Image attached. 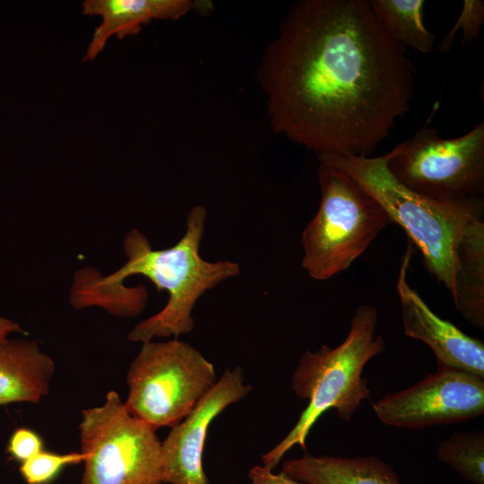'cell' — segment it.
Masks as SVG:
<instances>
[{"mask_svg":"<svg viewBox=\"0 0 484 484\" xmlns=\"http://www.w3.org/2000/svg\"><path fill=\"white\" fill-rule=\"evenodd\" d=\"M415 72L368 0H302L257 74L275 133L318 156L369 157L410 110Z\"/></svg>","mask_w":484,"mask_h":484,"instance_id":"1","label":"cell"},{"mask_svg":"<svg viewBox=\"0 0 484 484\" xmlns=\"http://www.w3.org/2000/svg\"><path fill=\"white\" fill-rule=\"evenodd\" d=\"M206 220V209L194 206L187 214L183 237L162 250L153 249L144 234L132 229L124 240L127 261L120 269L105 277L91 268L76 272L70 292L72 306L77 309L96 306L116 316H136L145 307L147 290L143 286L125 287L123 281L140 274L151 280L158 290H166L169 299L160 312L137 324L127 339L143 343L192 332L196 301L205 291L240 272L236 262H209L201 257Z\"/></svg>","mask_w":484,"mask_h":484,"instance_id":"2","label":"cell"},{"mask_svg":"<svg viewBox=\"0 0 484 484\" xmlns=\"http://www.w3.org/2000/svg\"><path fill=\"white\" fill-rule=\"evenodd\" d=\"M377 324V310L371 305L359 306L340 345H324L315 352L303 353L291 377V389L298 397L308 401L307 406L287 436L262 456L264 465L273 470L292 446L299 445L306 449L311 428L327 410L333 409L348 422L361 402L370 397L362 371L385 350L384 338L376 334Z\"/></svg>","mask_w":484,"mask_h":484,"instance_id":"3","label":"cell"},{"mask_svg":"<svg viewBox=\"0 0 484 484\" xmlns=\"http://www.w3.org/2000/svg\"><path fill=\"white\" fill-rule=\"evenodd\" d=\"M390 151L378 157L318 156L356 180L384 208L391 223L402 228L420 251L427 270L454 294V248L464 224L482 197L436 201L401 184L390 172Z\"/></svg>","mask_w":484,"mask_h":484,"instance_id":"4","label":"cell"},{"mask_svg":"<svg viewBox=\"0 0 484 484\" xmlns=\"http://www.w3.org/2000/svg\"><path fill=\"white\" fill-rule=\"evenodd\" d=\"M318 210L302 232L303 269L325 281L346 271L391 223L380 203L341 169L320 162Z\"/></svg>","mask_w":484,"mask_h":484,"instance_id":"5","label":"cell"},{"mask_svg":"<svg viewBox=\"0 0 484 484\" xmlns=\"http://www.w3.org/2000/svg\"><path fill=\"white\" fill-rule=\"evenodd\" d=\"M217 380L213 364L190 344L177 338L150 341L129 366L124 402L134 417L153 429L173 428Z\"/></svg>","mask_w":484,"mask_h":484,"instance_id":"6","label":"cell"},{"mask_svg":"<svg viewBox=\"0 0 484 484\" xmlns=\"http://www.w3.org/2000/svg\"><path fill=\"white\" fill-rule=\"evenodd\" d=\"M81 484H162L161 442L156 430L134 417L118 393L82 411Z\"/></svg>","mask_w":484,"mask_h":484,"instance_id":"7","label":"cell"},{"mask_svg":"<svg viewBox=\"0 0 484 484\" xmlns=\"http://www.w3.org/2000/svg\"><path fill=\"white\" fill-rule=\"evenodd\" d=\"M388 169L411 191L436 201L480 197L484 191V123L456 138L428 123L390 151Z\"/></svg>","mask_w":484,"mask_h":484,"instance_id":"8","label":"cell"},{"mask_svg":"<svg viewBox=\"0 0 484 484\" xmlns=\"http://www.w3.org/2000/svg\"><path fill=\"white\" fill-rule=\"evenodd\" d=\"M372 408L383 424L407 429L472 419L484 413V378L437 367L414 385L376 401Z\"/></svg>","mask_w":484,"mask_h":484,"instance_id":"9","label":"cell"},{"mask_svg":"<svg viewBox=\"0 0 484 484\" xmlns=\"http://www.w3.org/2000/svg\"><path fill=\"white\" fill-rule=\"evenodd\" d=\"M243 369L226 370L194 410L161 442L162 479L167 484H208L203 451L212 421L229 405L249 394Z\"/></svg>","mask_w":484,"mask_h":484,"instance_id":"10","label":"cell"},{"mask_svg":"<svg viewBox=\"0 0 484 484\" xmlns=\"http://www.w3.org/2000/svg\"><path fill=\"white\" fill-rule=\"evenodd\" d=\"M413 244L409 240L396 284L404 333L426 343L438 367L456 369L484 378V344L436 315L407 281Z\"/></svg>","mask_w":484,"mask_h":484,"instance_id":"11","label":"cell"},{"mask_svg":"<svg viewBox=\"0 0 484 484\" xmlns=\"http://www.w3.org/2000/svg\"><path fill=\"white\" fill-rule=\"evenodd\" d=\"M194 6L189 0H86L84 15L101 17L82 61H92L104 49L108 39H119L137 34L152 20H177Z\"/></svg>","mask_w":484,"mask_h":484,"instance_id":"12","label":"cell"},{"mask_svg":"<svg viewBox=\"0 0 484 484\" xmlns=\"http://www.w3.org/2000/svg\"><path fill=\"white\" fill-rule=\"evenodd\" d=\"M54 373V360L37 341L0 340V406L39 403L48 394Z\"/></svg>","mask_w":484,"mask_h":484,"instance_id":"13","label":"cell"},{"mask_svg":"<svg viewBox=\"0 0 484 484\" xmlns=\"http://www.w3.org/2000/svg\"><path fill=\"white\" fill-rule=\"evenodd\" d=\"M481 205L467 219L454 248L456 309L475 327L484 328V219Z\"/></svg>","mask_w":484,"mask_h":484,"instance_id":"14","label":"cell"},{"mask_svg":"<svg viewBox=\"0 0 484 484\" xmlns=\"http://www.w3.org/2000/svg\"><path fill=\"white\" fill-rule=\"evenodd\" d=\"M282 471L307 484H401L394 469L375 456H303L284 462Z\"/></svg>","mask_w":484,"mask_h":484,"instance_id":"15","label":"cell"},{"mask_svg":"<svg viewBox=\"0 0 484 484\" xmlns=\"http://www.w3.org/2000/svg\"><path fill=\"white\" fill-rule=\"evenodd\" d=\"M371 8L385 32L405 48L429 53L436 36L423 22L425 1L369 0Z\"/></svg>","mask_w":484,"mask_h":484,"instance_id":"16","label":"cell"},{"mask_svg":"<svg viewBox=\"0 0 484 484\" xmlns=\"http://www.w3.org/2000/svg\"><path fill=\"white\" fill-rule=\"evenodd\" d=\"M436 455L464 480L484 484L483 430L453 434L438 445Z\"/></svg>","mask_w":484,"mask_h":484,"instance_id":"17","label":"cell"},{"mask_svg":"<svg viewBox=\"0 0 484 484\" xmlns=\"http://www.w3.org/2000/svg\"><path fill=\"white\" fill-rule=\"evenodd\" d=\"M84 460L85 454L81 451L56 454L42 450L22 462L20 471L28 484H47L65 466L79 464Z\"/></svg>","mask_w":484,"mask_h":484,"instance_id":"18","label":"cell"},{"mask_svg":"<svg viewBox=\"0 0 484 484\" xmlns=\"http://www.w3.org/2000/svg\"><path fill=\"white\" fill-rule=\"evenodd\" d=\"M484 23V1L464 0L461 13L454 27L440 40L438 48L441 52H448L453 47L454 39L458 30H462V44L468 45L480 35Z\"/></svg>","mask_w":484,"mask_h":484,"instance_id":"19","label":"cell"},{"mask_svg":"<svg viewBox=\"0 0 484 484\" xmlns=\"http://www.w3.org/2000/svg\"><path fill=\"white\" fill-rule=\"evenodd\" d=\"M42 450L40 436L26 428H17L12 434L7 445L10 455L21 462L33 457Z\"/></svg>","mask_w":484,"mask_h":484,"instance_id":"20","label":"cell"},{"mask_svg":"<svg viewBox=\"0 0 484 484\" xmlns=\"http://www.w3.org/2000/svg\"><path fill=\"white\" fill-rule=\"evenodd\" d=\"M272 471L265 465L254 466L248 472L250 484H307L292 479L282 471L278 474Z\"/></svg>","mask_w":484,"mask_h":484,"instance_id":"21","label":"cell"},{"mask_svg":"<svg viewBox=\"0 0 484 484\" xmlns=\"http://www.w3.org/2000/svg\"><path fill=\"white\" fill-rule=\"evenodd\" d=\"M13 333H23V330L16 322L0 316V340Z\"/></svg>","mask_w":484,"mask_h":484,"instance_id":"22","label":"cell"}]
</instances>
